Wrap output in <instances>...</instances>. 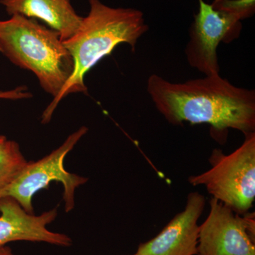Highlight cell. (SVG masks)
Wrapping results in <instances>:
<instances>
[{
	"label": "cell",
	"instance_id": "1",
	"mask_svg": "<svg viewBox=\"0 0 255 255\" xmlns=\"http://www.w3.org/2000/svg\"><path fill=\"white\" fill-rule=\"evenodd\" d=\"M147 91L156 109L169 124H209L217 141H226L228 129L244 135L255 132V92L233 85L219 74L188 80L167 81L150 75Z\"/></svg>",
	"mask_w": 255,
	"mask_h": 255
},
{
	"label": "cell",
	"instance_id": "2",
	"mask_svg": "<svg viewBox=\"0 0 255 255\" xmlns=\"http://www.w3.org/2000/svg\"><path fill=\"white\" fill-rule=\"evenodd\" d=\"M90 11L76 32L63 41L73 58L74 70L59 95L53 99L41 116L42 124H48L63 99L70 94L87 95L85 77L116 47L128 43L135 51L140 37L149 29L140 10L112 7L101 0H89Z\"/></svg>",
	"mask_w": 255,
	"mask_h": 255
},
{
	"label": "cell",
	"instance_id": "3",
	"mask_svg": "<svg viewBox=\"0 0 255 255\" xmlns=\"http://www.w3.org/2000/svg\"><path fill=\"white\" fill-rule=\"evenodd\" d=\"M0 53L16 66L34 74L40 86L53 98L73 74V58L59 33L21 15L0 20Z\"/></svg>",
	"mask_w": 255,
	"mask_h": 255
},
{
	"label": "cell",
	"instance_id": "4",
	"mask_svg": "<svg viewBox=\"0 0 255 255\" xmlns=\"http://www.w3.org/2000/svg\"><path fill=\"white\" fill-rule=\"evenodd\" d=\"M198 1L199 11L189 29L186 56L191 67L205 75L219 74L218 46L240 36L241 21L254 14L255 0H214L211 4Z\"/></svg>",
	"mask_w": 255,
	"mask_h": 255
},
{
	"label": "cell",
	"instance_id": "5",
	"mask_svg": "<svg viewBox=\"0 0 255 255\" xmlns=\"http://www.w3.org/2000/svg\"><path fill=\"white\" fill-rule=\"evenodd\" d=\"M209 162L211 168L190 176L189 184L204 186L212 198L236 214L249 212L255 199V132L245 135L243 143L229 155L214 149Z\"/></svg>",
	"mask_w": 255,
	"mask_h": 255
},
{
	"label": "cell",
	"instance_id": "6",
	"mask_svg": "<svg viewBox=\"0 0 255 255\" xmlns=\"http://www.w3.org/2000/svg\"><path fill=\"white\" fill-rule=\"evenodd\" d=\"M88 131L82 127L67 137L60 147L36 162H28L11 182L0 190V199L5 196L14 198L29 214H33L32 199L38 191L46 189L50 183H61L65 211L70 213L75 206V191L86 184L88 179L70 173L64 167V161L69 152Z\"/></svg>",
	"mask_w": 255,
	"mask_h": 255
},
{
	"label": "cell",
	"instance_id": "7",
	"mask_svg": "<svg viewBox=\"0 0 255 255\" xmlns=\"http://www.w3.org/2000/svg\"><path fill=\"white\" fill-rule=\"evenodd\" d=\"M199 226L198 255H255V212L240 215L211 198Z\"/></svg>",
	"mask_w": 255,
	"mask_h": 255
},
{
	"label": "cell",
	"instance_id": "8",
	"mask_svg": "<svg viewBox=\"0 0 255 255\" xmlns=\"http://www.w3.org/2000/svg\"><path fill=\"white\" fill-rule=\"evenodd\" d=\"M205 196L189 193L185 209L176 215L155 238L140 243L135 255H198L199 226Z\"/></svg>",
	"mask_w": 255,
	"mask_h": 255
},
{
	"label": "cell",
	"instance_id": "9",
	"mask_svg": "<svg viewBox=\"0 0 255 255\" xmlns=\"http://www.w3.org/2000/svg\"><path fill=\"white\" fill-rule=\"evenodd\" d=\"M58 216L57 208L36 216L23 209L14 198L0 199V247L15 241L46 243L53 246L70 247L71 238L63 233L52 232L47 226Z\"/></svg>",
	"mask_w": 255,
	"mask_h": 255
},
{
	"label": "cell",
	"instance_id": "10",
	"mask_svg": "<svg viewBox=\"0 0 255 255\" xmlns=\"http://www.w3.org/2000/svg\"><path fill=\"white\" fill-rule=\"evenodd\" d=\"M9 16L21 15L37 20L68 39L80 26L82 16L74 9L71 0H0Z\"/></svg>",
	"mask_w": 255,
	"mask_h": 255
},
{
	"label": "cell",
	"instance_id": "11",
	"mask_svg": "<svg viewBox=\"0 0 255 255\" xmlns=\"http://www.w3.org/2000/svg\"><path fill=\"white\" fill-rule=\"evenodd\" d=\"M27 162L18 142L7 140L0 150V190L14 179Z\"/></svg>",
	"mask_w": 255,
	"mask_h": 255
},
{
	"label": "cell",
	"instance_id": "12",
	"mask_svg": "<svg viewBox=\"0 0 255 255\" xmlns=\"http://www.w3.org/2000/svg\"><path fill=\"white\" fill-rule=\"evenodd\" d=\"M32 94L26 86H18L13 90H0V100H20L29 99Z\"/></svg>",
	"mask_w": 255,
	"mask_h": 255
},
{
	"label": "cell",
	"instance_id": "13",
	"mask_svg": "<svg viewBox=\"0 0 255 255\" xmlns=\"http://www.w3.org/2000/svg\"><path fill=\"white\" fill-rule=\"evenodd\" d=\"M0 255H16L9 246L0 247Z\"/></svg>",
	"mask_w": 255,
	"mask_h": 255
},
{
	"label": "cell",
	"instance_id": "14",
	"mask_svg": "<svg viewBox=\"0 0 255 255\" xmlns=\"http://www.w3.org/2000/svg\"><path fill=\"white\" fill-rule=\"evenodd\" d=\"M8 139L6 138V136L4 135H0V150H1V147L4 145V144L6 143V142L7 141Z\"/></svg>",
	"mask_w": 255,
	"mask_h": 255
},
{
	"label": "cell",
	"instance_id": "15",
	"mask_svg": "<svg viewBox=\"0 0 255 255\" xmlns=\"http://www.w3.org/2000/svg\"><path fill=\"white\" fill-rule=\"evenodd\" d=\"M135 255L133 254V255Z\"/></svg>",
	"mask_w": 255,
	"mask_h": 255
}]
</instances>
